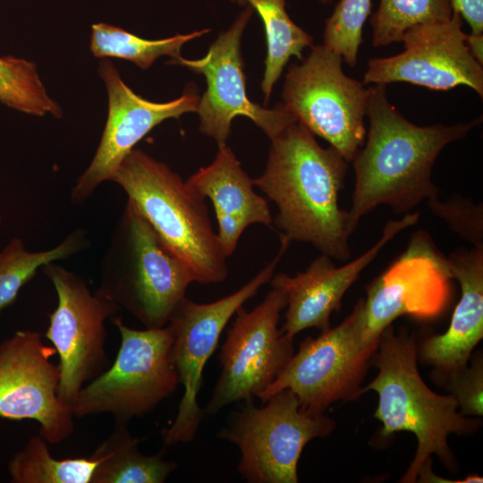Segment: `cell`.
<instances>
[{"mask_svg":"<svg viewBox=\"0 0 483 483\" xmlns=\"http://www.w3.org/2000/svg\"><path fill=\"white\" fill-rule=\"evenodd\" d=\"M192 282L186 266L128 199L104 254L97 290L145 328H160Z\"/></svg>","mask_w":483,"mask_h":483,"instance_id":"cell-5","label":"cell"},{"mask_svg":"<svg viewBox=\"0 0 483 483\" xmlns=\"http://www.w3.org/2000/svg\"><path fill=\"white\" fill-rule=\"evenodd\" d=\"M98 73L107 90L108 115L97 151L71 191L75 205L83 204L102 182L112 181L124 157L153 128L166 119L196 112L200 97L197 87L189 83L174 100L157 103L143 98L123 82L109 60L100 63Z\"/></svg>","mask_w":483,"mask_h":483,"instance_id":"cell-17","label":"cell"},{"mask_svg":"<svg viewBox=\"0 0 483 483\" xmlns=\"http://www.w3.org/2000/svg\"><path fill=\"white\" fill-rule=\"evenodd\" d=\"M428 208L445 221L461 239L483 248V205L454 194L446 201L438 197L427 200Z\"/></svg>","mask_w":483,"mask_h":483,"instance_id":"cell-29","label":"cell"},{"mask_svg":"<svg viewBox=\"0 0 483 483\" xmlns=\"http://www.w3.org/2000/svg\"><path fill=\"white\" fill-rule=\"evenodd\" d=\"M97 460L89 457L56 459L40 435L29 439L12 457L8 474L13 483H91Z\"/></svg>","mask_w":483,"mask_h":483,"instance_id":"cell-24","label":"cell"},{"mask_svg":"<svg viewBox=\"0 0 483 483\" xmlns=\"http://www.w3.org/2000/svg\"><path fill=\"white\" fill-rule=\"evenodd\" d=\"M186 182L214 206L216 235L225 255L235 251L241 236L254 224L270 226L268 201L254 191V181L242 169L232 149L218 147L213 162L200 167Z\"/></svg>","mask_w":483,"mask_h":483,"instance_id":"cell-20","label":"cell"},{"mask_svg":"<svg viewBox=\"0 0 483 483\" xmlns=\"http://www.w3.org/2000/svg\"><path fill=\"white\" fill-rule=\"evenodd\" d=\"M310 47L306 59L289 66L283 103L297 123L350 163L365 142L369 88L343 72L341 55L324 45Z\"/></svg>","mask_w":483,"mask_h":483,"instance_id":"cell-9","label":"cell"},{"mask_svg":"<svg viewBox=\"0 0 483 483\" xmlns=\"http://www.w3.org/2000/svg\"><path fill=\"white\" fill-rule=\"evenodd\" d=\"M419 217L418 212H410L400 219L388 221L371 248L342 267H335L332 258L321 253L303 272L293 276L284 273L273 276L271 287L281 290L286 298L282 332L293 338L307 328L324 331L331 327L332 313L339 310L343 295L363 269L399 233L417 224Z\"/></svg>","mask_w":483,"mask_h":483,"instance_id":"cell-18","label":"cell"},{"mask_svg":"<svg viewBox=\"0 0 483 483\" xmlns=\"http://www.w3.org/2000/svg\"><path fill=\"white\" fill-rule=\"evenodd\" d=\"M386 86L369 88L367 140L351 161L355 174L348 211L351 235L361 217L378 206L386 205L395 214L404 215L422 201L438 197L431 174L439 153L482 120L419 126L390 104Z\"/></svg>","mask_w":483,"mask_h":483,"instance_id":"cell-1","label":"cell"},{"mask_svg":"<svg viewBox=\"0 0 483 483\" xmlns=\"http://www.w3.org/2000/svg\"><path fill=\"white\" fill-rule=\"evenodd\" d=\"M418 354L414 337L406 333L395 334L392 326H387L371 360L377 374L361 388L362 394L372 390L378 395L374 417L383 424L381 436L408 431L417 438L416 453L401 479L403 483L417 481L431 454L437 455L451 469L453 456L448 436L472 434L481 425L479 419L467 418L458 411L452 394H437L425 384L418 369Z\"/></svg>","mask_w":483,"mask_h":483,"instance_id":"cell-3","label":"cell"},{"mask_svg":"<svg viewBox=\"0 0 483 483\" xmlns=\"http://www.w3.org/2000/svg\"><path fill=\"white\" fill-rule=\"evenodd\" d=\"M209 30L206 29L164 39L149 40L118 27L97 23L91 27L90 51L96 57L125 59L146 70L160 56L168 55L173 59L181 56V49L185 43Z\"/></svg>","mask_w":483,"mask_h":483,"instance_id":"cell-25","label":"cell"},{"mask_svg":"<svg viewBox=\"0 0 483 483\" xmlns=\"http://www.w3.org/2000/svg\"><path fill=\"white\" fill-rule=\"evenodd\" d=\"M89 245L82 228L71 232L55 247L29 251L20 237L12 238L0 251V315L17 300L21 289L34 278L43 266L71 258Z\"/></svg>","mask_w":483,"mask_h":483,"instance_id":"cell-23","label":"cell"},{"mask_svg":"<svg viewBox=\"0 0 483 483\" xmlns=\"http://www.w3.org/2000/svg\"><path fill=\"white\" fill-rule=\"evenodd\" d=\"M253 11L247 5L233 25L218 35L204 57L188 60L179 56L171 62L205 76L208 87L196 110L199 129L218 147L226 144L232 120L237 115L250 118L270 140L296 122L284 103L268 109L250 101L246 94L241 40Z\"/></svg>","mask_w":483,"mask_h":483,"instance_id":"cell-13","label":"cell"},{"mask_svg":"<svg viewBox=\"0 0 483 483\" xmlns=\"http://www.w3.org/2000/svg\"><path fill=\"white\" fill-rule=\"evenodd\" d=\"M270 140L266 168L253 181L277 208L273 223L280 237L348 260V211L340 208L339 193L349 162L334 147L322 148L297 122Z\"/></svg>","mask_w":483,"mask_h":483,"instance_id":"cell-2","label":"cell"},{"mask_svg":"<svg viewBox=\"0 0 483 483\" xmlns=\"http://www.w3.org/2000/svg\"><path fill=\"white\" fill-rule=\"evenodd\" d=\"M111 321L121 335L114 361L80 389L72 411L75 418L107 413L114 424L128 425L152 411L180 384L173 333L168 325L135 329L119 316Z\"/></svg>","mask_w":483,"mask_h":483,"instance_id":"cell-6","label":"cell"},{"mask_svg":"<svg viewBox=\"0 0 483 483\" xmlns=\"http://www.w3.org/2000/svg\"><path fill=\"white\" fill-rule=\"evenodd\" d=\"M452 10L471 29V35H483V0H451Z\"/></svg>","mask_w":483,"mask_h":483,"instance_id":"cell-31","label":"cell"},{"mask_svg":"<svg viewBox=\"0 0 483 483\" xmlns=\"http://www.w3.org/2000/svg\"><path fill=\"white\" fill-rule=\"evenodd\" d=\"M364 299L335 327L300 343L285 368L258 397L262 402L271 395L290 389L301 408L309 413H324L336 402L358 399L378 341L368 343Z\"/></svg>","mask_w":483,"mask_h":483,"instance_id":"cell-8","label":"cell"},{"mask_svg":"<svg viewBox=\"0 0 483 483\" xmlns=\"http://www.w3.org/2000/svg\"><path fill=\"white\" fill-rule=\"evenodd\" d=\"M451 0H380L370 17L375 47L401 41L404 31L416 25L447 21Z\"/></svg>","mask_w":483,"mask_h":483,"instance_id":"cell-27","label":"cell"},{"mask_svg":"<svg viewBox=\"0 0 483 483\" xmlns=\"http://www.w3.org/2000/svg\"><path fill=\"white\" fill-rule=\"evenodd\" d=\"M462 19L453 12L444 21L416 24L402 36L404 51L369 61L363 84L408 82L434 90L464 85L483 97V68L471 55Z\"/></svg>","mask_w":483,"mask_h":483,"instance_id":"cell-16","label":"cell"},{"mask_svg":"<svg viewBox=\"0 0 483 483\" xmlns=\"http://www.w3.org/2000/svg\"><path fill=\"white\" fill-rule=\"evenodd\" d=\"M285 307L284 292L272 287L251 310L237 309L221 347L222 372L205 414L213 416L232 402L259 397L285 368L294 353L293 338L278 328Z\"/></svg>","mask_w":483,"mask_h":483,"instance_id":"cell-12","label":"cell"},{"mask_svg":"<svg viewBox=\"0 0 483 483\" xmlns=\"http://www.w3.org/2000/svg\"><path fill=\"white\" fill-rule=\"evenodd\" d=\"M57 294L44 336L58 355V397L72 407L79 392L109 365L106 323L120 307L97 290L91 292L78 274L55 262L41 267Z\"/></svg>","mask_w":483,"mask_h":483,"instance_id":"cell-11","label":"cell"},{"mask_svg":"<svg viewBox=\"0 0 483 483\" xmlns=\"http://www.w3.org/2000/svg\"><path fill=\"white\" fill-rule=\"evenodd\" d=\"M140 441L127 425L114 424L113 433L91 454L97 460L91 483H164L178 464L164 459L165 450L143 454Z\"/></svg>","mask_w":483,"mask_h":483,"instance_id":"cell-21","label":"cell"},{"mask_svg":"<svg viewBox=\"0 0 483 483\" xmlns=\"http://www.w3.org/2000/svg\"><path fill=\"white\" fill-rule=\"evenodd\" d=\"M112 182L122 187L165 245L186 266L193 282L209 284L226 279L227 257L213 230L206 199L177 173L134 148Z\"/></svg>","mask_w":483,"mask_h":483,"instance_id":"cell-4","label":"cell"},{"mask_svg":"<svg viewBox=\"0 0 483 483\" xmlns=\"http://www.w3.org/2000/svg\"><path fill=\"white\" fill-rule=\"evenodd\" d=\"M452 279L447 259L429 234L413 233L406 250L366 288L365 340L378 341L401 316L436 318L450 300Z\"/></svg>","mask_w":483,"mask_h":483,"instance_id":"cell-15","label":"cell"},{"mask_svg":"<svg viewBox=\"0 0 483 483\" xmlns=\"http://www.w3.org/2000/svg\"><path fill=\"white\" fill-rule=\"evenodd\" d=\"M1 223H2V217H1V216H0V225H1Z\"/></svg>","mask_w":483,"mask_h":483,"instance_id":"cell-34","label":"cell"},{"mask_svg":"<svg viewBox=\"0 0 483 483\" xmlns=\"http://www.w3.org/2000/svg\"><path fill=\"white\" fill-rule=\"evenodd\" d=\"M335 425L324 413L303 411L294 393L284 389L261 406L253 398L244 401L217 436L239 448L238 472L247 482L297 483L303 448L314 438L329 436Z\"/></svg>","mask_w":483,"mask_h":483,"instance_id":"cell-7","label":"cell"},{"mask_svg":"<svg viewBox=\"0 0 483 483\" xmlns=\"http://www.w3.org/2000/svg\"><path fill=\"white\" fill-rule=\"evenodd\" d=\"M370 14L371 0H340L326 21L323 45L354 67L362 42V29Z\"/></svg>","mask_w":483,"mask_h":483,"instance_id":"cell-28","label":"cell"},{"mask_svg":"<svg viewBox=\"0 0 483 483\" xmlns=\"http://www.w3.org/2000/svg\"><path fill=\"white\" fill-rule=\"evenodd\" d=\"M43 335L18 330L0 343V417L33 419L48 444L67 439L74 428L72 407L58 397L60 368Z\"/></svg>","mask_w":483,"mask_h":483,"instance_id":"cell-14","label":"cell"},{"mask_svg":"<svg viewBox=\"0 0 483 483\" xmlns=\"http://www.w3.org/2000/svg\"><path fill=\"white\" fill-rule=\"evenodd\" d=\"M278 252L254 277L234 292L210 303L184 296L173 310L168 325L173 333V357L183 386L174 421L161 431L165 445L193 440L205 415L198 403L204 367L216 351L220 335L239 308L269 283L291 242L280 238Z\"/></svg>","mask_w":483,"mask_h":483,"instance_id":"cell-10","label":"cell"},{"mask_svg":"<svg viewBox=\"0 0 483 483\" xmlns=\"http://www.w3.org/2000/svg\"><path fill=\"white\" fill-rule=\"evenodd\" d=\"M451 394L455 398L461 414L482 416L483 414V362L478 356L446 380Z\"/></svg>","mask_w":483,"mask_h":483,"instance_id":"cell-30","label":"cell"},{"mask_svg":"<svg viewBox=\"0 0 483 483\" xmlns=\"http://www.w3.org/2000/svg\"><path fill=\"white\" fill-rule=\"evenodd\" d=\"M240 5H250L259 15L266 32L267 54L261 82L264 105L267 106L273 86L280 78L290 58L303 60L302 51L311 47L313 38L289 17L285 0H231Z\"/></svg>","mask_w":483,"mask_h":483,"instance_id":"cell-22","label":"cell"},{"mask_svg":"<svg viewBox=\"0 0 483 483\" xmlns=\"http://www.w3.org/2000/svg\"><path fill=\"white\" fill-rule=\"evenodd\" d=\"M466 44L474 58L483 64V35L475 36L467 34Z\"/></svg>","mask_w":483,"mask_h":483,"instance_id":"cell-32","label":"cell"},{"mask_svg":"<svg viewBox=\"0 0 483 483\" xmlns=\"http://www.w3.org/2000/svg\"><path fill=\"white\" fill-rule=\"evenodd\" d=\"M318 1L324 4H332L333 2V0H318Z\"/></svg>","mask_w":483,"mask_h":483,"instance_id":"cell-33","label":"cell"},{"mask_svg":"<svg viewBox=\"0 0 483 483\" xmlns=\"http://www.w3.org/2000/svg\"><path fill=\"white\" fill-rule=\"evenodd\" d=\"M446 259L461 285V299L446 332L427 338L420 348L424 361L445 381L468 365L483 337V248L459 249Z\"/></svg>","mask_w":483,"mask_h":483,"instance_id":"cell-19","label":"cell"},{"mask_svg":"<svg viewBox=\"0 0 483 483\" xmlns=\"http://www.w3.org/2000/svg\"><path fill=\"white\" fill-rule=\"evenodd\" d=\"M0 102L31 115H63L60 106L47 94L36 64L13 55L0 56Z\"/></svg>","mask_w":483,"mask_h":483,"instance_id":"cell-26","label":"cell"}]
</instances>
